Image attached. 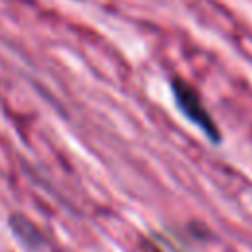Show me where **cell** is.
Instances as JSON below:
<instances>
[{
    "label": "cell",
    "instance_id": "cell-1",
    "mask_svg": "<svg viewBox=\"0 0 252 252\" xmlns=\"http://www.w3.org/2000/svg\"><path fill=\"white\" fill-rule=\"evenodd\" d=\"M171 89H173V96H175V102H177V106L181 108V112H183L193 124H197L211 140L217 142V140H219V130H217L213 118L209 116V112L205 110V106H203L199 94L195 93V89L189 87L187 83H183L181 79H173Z\"/></svg>",
    "mask_w": 252,
    "mask_h": 252
}]
</instances>
